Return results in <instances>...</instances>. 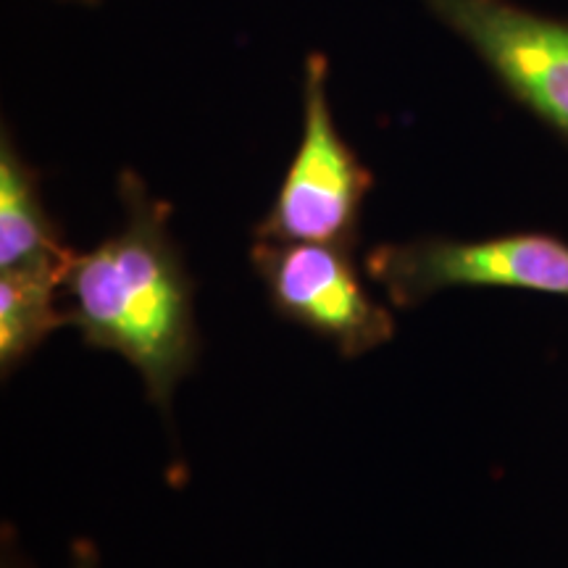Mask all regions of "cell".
Wrapping results in <instances>:
<instances>
[{
    "label": "cell",
    "mask_w": 568,
    "mask_h": 568,
    "mask_svg": "<svg viewBox=\"0 0 568 568\" xmlns=\"http://www.w3.org/2000/svg\"><path fill=\"white\" fill-rule=\"evenodd\" d=\"M119 201L122 230L77 253L63 280V308L84 345L122 355L148 397L169 410L201 353L193 276L169 230L172 209L134 172L119 176Z\"/></svg>",
    "instance_id": "obj_1"
},
{
    "label": "cell",
    "mask_w": 568,
    "mask_h": 568,
    "mask_svg": "<svg viewBox=\"0 0 568 568\" xmlns=\"http://www.w3.org/2000/svg\"><path fill=\"white\" fill-rule=\"evenodd\" d=\"M374 176L339 134L329 103V59L311 53L303 67V132L272 209L255 240L355 247L361 211Z\"/></svg>",
    "instance_id": "obj_2"
},
{
    "label": "cell",
    "mask_w": 568,
    "mask_h": 568,
    "mask_svg": "<svg viewBox=\"0 0 568 568\" xmlns=\"http://www.w3.org/2000/svg\"><path fill=\"white\" fill-rule=\"evenodd\" d=\"M364 268L395 308H414L456 287L524 290L568 301V243L548 232L382 243L366 255Z\"/></svg>",
    "instance_id": "obj_3"
},
{
    "label": "cell",
    "mask_w": 568,
    "mask_h": 568,
    "mask_svg": "<svg viewBox=\"0 0 568 568\" xmlns=\"http://www.w3.org/2000/svg\"><path fill=\"white\" fill-rule=\"evenodd\" d=\"M514 101L568 142V19L516 0H422Z\"/></svg>",
    "instance_id": "obj_4"
},
{
    "label": "cell",
    "mask_w": 568,
    "mask_h": 568,
    "mask_svg": "<svg viewBox=\"0 0 568 568\" xmlns=\"http://www.w3.org/2000/svg\"><path fill=\"white\" fill-rule=\"evenodd\" d=\"M251 261L276 314L324 337L345 358L395 337L393 311L366 290L353 247L255 240Z\"/></svg>",
    "instance_id": "obj_5"
},
{
    "label": "cell",
    "mask_w": 568,
    "mask_h": 568,
    "mask_svg": "<svg viewBox=\"0 0 568 568\" xmlns=\"http://www.w3.org/2000/svg\"><path fill=\"white\" fill-rule=\"evenodd\" d=\"M77 251L63 243L40 193V174L21 159L11 132L0 134V272L21 266H71Z\"/></svg>",
    "instance_id": "obj_6"
},
{
    "label": "cell",
    "mask_w": 568,
    "mask_h": 568,
    "mask_svg": "<svg viewBox=\"0 0 568 568\" xmlns=\"http://www.w3.org/2000/svg\"><path fill=\"white\" fill-rule=\"evenodd\" d=\"M74 264V261H71ZM71 266H21L0 272V368L24 364L59 326L69 324L63 280Z\"/></svg>",
    "instance_id": "obj_7"
},
{
    "label": "cell",
    "mask_w": 568,
    "mask_h": 568,
    "mask_svg": "<svg viewBox=\"0 0 568 568\" xmlns=\"http://www.w3.org/2000/svg\"><path fill=\"white\" fill-rule=\"evenodd\" d=\"M69 568H101V558H98V548L88 539H80L71 548V566Z\"/></svg>",
    "instance_id": "obj_8"
},
{
    "label": "cell",
    "mask_w": 568,
    "mask_h": 568,
    "mask_svg": "<svg viewBox=\"0 0 568 568\" xmlns=\"http://www.w3.org/2000/svg\"><path fill=\"white\" fill-rule=\"evenodd\" d=\"M3 568H27L19 552L9 550V545H6V550H3Z\"/></svg>",
    "instance_id": "obj_9"
}]
</instances>
